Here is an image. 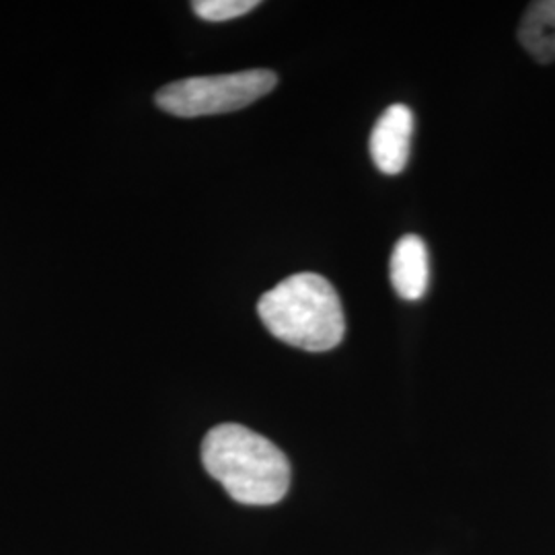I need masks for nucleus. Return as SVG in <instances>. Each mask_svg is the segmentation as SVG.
<instances>
[{
    "mask_svg": "<svg viewBox=\"0 0 555 555\" xmlns=\"http://www.w3.org/2000/svg\"><path fill=\"white\" fill-rule=\"evenodd\" d=\"M202 463L238 504L270 506L291 488V463L272 440L241 424H220L202 442Z\"/></svg>",
    "mask_w": 555,
    "mask_h": 555,
    "instance_id": "obj_1",
    "label": "nucleus"
},
{
    "mask_svg": "<svg viewBox=\"0 0 555 555\" xmlns=\"http://www.w3.org/2000/svg\"><path fill=\"white\" fill-rule=\"evenodd\" d=\"M258 313L272 336L307 352H327L346 334L336 288L313 272L282 280L259 298Z\"/></svg>",
    "mask_w": 555,
    "mask_h": 555,
    "instance_id": "obj_2",
    "label": "nucleus"
},
{
    "mask_svg": "<svg viewBox=\"0 0 555 555\" xmlns=\"http://www.w3.org/2000/svg\"><path fill=\"white\" fill-rule=\"evenodd\" d=\"M278 85L274 70H241L215 77H192L165 85L157 91V105L178 118H199L238 112L266 98Z\"/></svg>",
    "mask_w": 555,
    "mask_h": 555,
    "instance_id": "obj_3",
    "label": "nucleus"
},
{
    "mask_svg": "<svg viewBox=\"0 0 555 555\" xmlns=\"http://www.w3.org/2000/svg\"><path fill=\"white\" fill-rule=\"evenodd\" d=\"M414 114L408 105L396 103L378 118L371 132V157L378 171L385 176H397L405 169L412 151Z\"/></svg>",
    "mask_w": 555,
    "mask_h": 555,
    "instance_id": "obj_4",
    "label": "nucleus"
},
{
    "mask_svg": "<svg viewBox=\"0 0 555 555\" xmlns=\"http://www.w3.org/2000/svg\"><path fill=\"white\" fill-rule=\"evenodd\" d=\"M428 247L417 235H403L391 256V284L403 300H420L428 291Z\"/></svg>",
    "mask_w": 555,
    "mask_h": 555,
    "instance_id": "obj_5",
    "label": "nucleus"
},
{
    "mask_svg": "<svg viewBox=\"0 0 555 555\" xmlns=\"http://www.w3.org/2000/svg\"><path fill=\"white\" fill-rule=\"evenodd\" d=\"M518 40L537 62H554L555 0H539L529 4L520 20Z\"/></svg>",
    "mask_w": 555,
    "mask_h": 555,
    "instance_id": "obj_6",
    "label": "nucleus"
},
{
    "mask_svg": "<svg viewBox=\"0 0 555 555\" xmlns=\"http://www.w3.org/2000/svg\"><path fill=\"white\" fill-rule=\"evenodd\" d=\"M199 20L210 23L237 20L259 7L258 0H198L192 4Z\"/></svg>",
    "mask_w": 555,
    "mask_h": 555,
    "instance_id": "obj_7",
    "label": "nucleus"
}]
</instances>
